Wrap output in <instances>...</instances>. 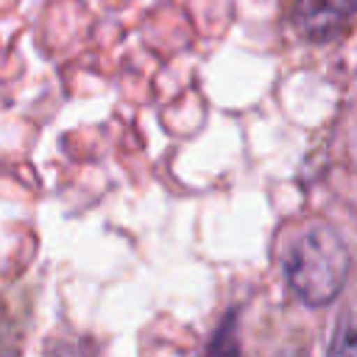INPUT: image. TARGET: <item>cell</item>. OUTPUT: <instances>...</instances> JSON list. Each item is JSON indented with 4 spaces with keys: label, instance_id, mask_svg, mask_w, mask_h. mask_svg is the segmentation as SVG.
Returning <instances> with one entry per match:
<instances>
[{
    "label": "cell",
    "instance_id": "277c9868",
    "mask_svg": "<svg viewBox=\"0 0 357 357\" xmlns=\"http://www.w3.org/2000/svg\"><path fill=\"white\" fill-rule=\"evenodd\" d=\"M240 346H237V318L226 315L223 324L218 326V332L209 340V349L204 357H237Z\"/></svg>",
    "mask_w": 357,
    "mask_h": 357
},
{
    "label": "cell",
    "instance_id": "3957f363",
    "mask_svg": "<svg viewBox=\"0 0 357 357\" xmlns=\"http://www.w3.org/2000/svg\"><path fill=\"white\" fill-rule=\"evenodd\" d=\"M326 357H357V298H351L337 315Z\"/></svg>",
    "mask_w": 357,
    "mask_h": 357
},
{
    "label": "cell",
    "instance_id": "7a4b0ae2",
    "mask_svg": "<svg viewBox=\"0 0 357 357\" xmlns=\"http://www.w3.org/2000/svg\"><path fill=\"white\" fill-rule=\"evenodd\" d=\"M357 0H296L293 17L307 39H332L354 17Z\"/></svg>",
    "mask_w": 357,
    "mask_h": 357
},
{
    "label": "cell",
    "instance_id": "6da1fadb",
    "mask_svg": "<svg viewBox=\"0 0 357 357\" xmlns=\"http://www.w3.org/2000/svg\"><path fill=\"white\" fill-rule=\"evenodd\" d=\"M284 273L304 304L324 307L343 290L349 273V248L332 226L315 223L290 248Z\"/></svg>",
    "mask_w": 357,
    "mask_h": 357
}]
</instances>
